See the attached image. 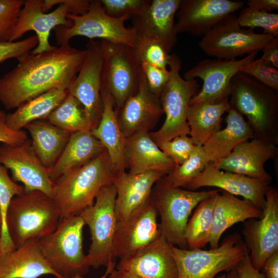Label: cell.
I'll list each match as a JSON object with an SVG mask.
<instances>
[{"mask_svg":"<svg viewBox=\"0 0 278 278\" xmlns=\"http://www.w3.org/2000/svg\"><path fill=\"white\" fill-rule=\"evenodd\" d=\"M86 53L65 42L52 50L18 59V65L0 78L1 102L9 110L50 90H67Z\"/></svg>","mask_w":278,"mask_h":278,"instance_id":"1","label":"cell"},{"mask_svg":"<svg viewBox=\"0 0 278 278\" xmlns=\"http://www.w3.org/2000/svg\"><path fill=\"white\" fill-rule=\"evenodd\" d=\"M117 173L105 149L88 163L61 176L55 182L53 199L61 218L79 215L92 205L100 190L112 183Z\"/></svg>","mask_w":278,"mask_h":278,"instance_id":"2","label":"cell"},{"mask_svg":"<svg viewBox=\"0 0 278 278\" xmlns=\"http://www.w3.org/2000/svg\"><path fill=\"white\" fill-rule=\"evenodd\" d=\"M61 219L60 210L53 198L41 191L24 190L11 200L6 223L16 249L29 240H40L50 234Z\"/></svg>","mask_w":278,"mask_h":278,"instance_id":"3","label":"cell"},{"mask_svg":"<svg viewBox=\"0 0 278 278\" xmlns=\"http://www.w3.org/2000/svg\"><path fill=\"white\" fill-rule=\"evenodd\" d=\"M230 106L248 118L254 137L278 143V91L240 72L232 81Z\"/></svg>","mask_w":278,"mask_h":278,"instance_id":"4","label":"cell"},{"mask_svg":"<svg viewBox=\"0 0 278 278\" xmlns=\"http://www.w3.org/2000/svg\"><path fill=\"white\" fill-rule=\"evenodd\" d=\"M89 0H27L9 42L18 41L26 32L34 31L38 44L30 54L36 55L53 50L56 47L49 41L50 31L57 26L69 27L68 14L81 15L89 10Z\"/></svg>","mask_w":278,"mask_h":278,"instance_id":"5","label":"cell"},{"mask_svg":"<svg viewBox=\"0 0 278 278\" xmlns=\"http://www.w3.org/2000/svg\"><path fill=\"white\" fill-rule=\"evenodd\" d=\"M84 225L80 215L63 217L54 232L39 240L45 259L60 277L83 275L89 271L83 250Z\"/></svg>","mask_w":278,"mask_h":278,"instance_id":"6","label":"cell"},{"mask_svg":"<svg viewBox=\"0 0 278 278\" xmlns=\"http://www.w3.org/2000/svg\"><path fill=\"white\" fill-rule=\"evenodd\" d=\"M157 183L150 198L161 218V235L170 244L187 249L185 232L193 211L201 201L221 190L196 192L170 187L159 180Z\"/></svg>","mask_w":278,"mask_h":278,"instance_id":"7","label":"cell"},{"mask_svg":"<svg viewBox=\"0 0 278 278\" xmlns=\"http://www.w3.org/2000/svg\"><path fill=\"white\" fill-rule=\"evenodd\" d=\"M178 269L177 278H214L235 268L248 251L241 236L228 235L220 245L209 250L182 249L171 245Z\"/></svg>","mask_w":278,"mask_h":278,"instance_id":"8","label":"cell"},{"mask_svg":"<svg viewBox=\"0 0 278 278\" xmlns=\"http://www.w3.org/2000/svg\"><path fill=\"white\" fill-rule=\"evenodd\" d=\"M181 60L175 54L171 55L168 65L169 80L160 97L165 120L157 131L149 133L157 144L182 135H189L187 112L192 98L197 94L196 79L186 80L180 74Z\"/></svg>","mask_w":278,"mask_h":278,"instance_id":"9","label":"cell"},{"mask_svg":"<svg viewBox=\"0 0 278 278\" xmlns=\"http://www.w3.org/2000/svg\"><path fill=\"white\" fill-rule=\"evenodd\" d=\"M67 18L71 21L70 26H59L54 29L59 45L65 42H69L74 37L83 36L90 40L99 38L133 48L138 39L134 28H127L125 25L129 17L109 15L100 0L91 1L89 10L85 14H68Z\"/></svg>","mask_w":278,"mask_h":278,"instance_id":"10","label":"cell"},{"mask_svg":"<svg viewBox=\"0 0 278 278\" xmlns=\"http://www.w3.org/2000/svg\"><path fill=\"white\" fill-rule=\"evenodd\" d=\"M116 190L113 183L103 186L94 204L80 214L89 228L91 244L86 255L90 267L97 269L113 261V242L117 225L115 212Z\"/></svg>","mask_w":278,"mask_h":278,"instance_id":"11","label":"cell"},{"mask_svg":"<svg viewBox=\"0 0 278 278\" xmlns=\"http://www.w3.org/2000/svg\"><path fill=\"white\" fill-rule=\"evenodd\" d=\"M273 38L269 34L256 33L254 29L241 27L237 22V16L230 14L202 37L198 46L210 57L235 60L259 52Z\"/></svg>","mask_w":278,"mask_h":278,"instance_id":"12","label":"cell"},{"mask_svg":"<svg viewBox=\"0 0 278 278\" xmlns=\"http://www.w3.org/2000/svg\"><path fill=\"white\" fill-rule=\"evenodd\" d=\"M103 64L101 86L119 109L138 89L142 70L132 47L101 40Z\"/></svg>","mask_w":278,"mask_h":278,"instance_id":"13","label":"cell"},{"mask_svg":"<svg viewBox=\"0 0 278 278\" xmlns=\"http://www.w3.org/2000/svg\"><path fill=\"white\" fill-rule=\"evenodd\" d=\"M259 52H254L242 59L221 60L205 59L186 71V80L199 78L203 81L201 90L192 98L189 104L217 103L230 96L232 81L242 67L255 60Z\"/></svg>","mask_w":278,"mask_h":278,"instance_id":"14","label":"cell"},{"mask_svg":"<svg viewBox=\"0 0 278 278\" xmlns=\"http://www.w3.org/2000/svg\"><path fill=\"white\" fill-rule=\"evenodd\" d=\"M0 164L11 170L13 180L22 183L25 192L41 191L53 198L55 183L35 153L30 140L15 145L2 143Z\"/></svg>","mask_w":278,"mask_h":278,"instance_id":"15","label":"cell"},{"mask_svg":"<svg viewBox=\"0 0 278 278\" xmlns=\"http://www.w3.org/2000/svg\"><path fill=\"white\" fill-rule=\"evenodd\" d=\"M86 47L85 58L67 92L81 104L94 129L99 123L102 112L100 90L103 57L100 42L90 39Z\"/></svg>","mask_w":278,"mask_h":278,"instance_id":"16","label":"cell"},{"mask_svg":"<svg viewBox=\"0 0 278 278\" xmlns=\"http://www.w3.org/2000/svg\"><path fill=\"white\" fill-rule=\"evenodd\" d=\"M265 199L261 217L259 220L248 221L242 230L250 250L249 255L251 262L259 271L261 270L266 259L278 251V192L276 189L269 186Z\"/></svg>","mask_w":278,"mask_h":278,"instance_id":"17","label":"cell"},{"mask_svg":"<svg viewBox=\"0 0 278 278\" xmlns=\"http://www.w3.org/2000/svg\"><path fill=\"white\" fill-rule=\"evenodd\" d=\"M158 213L151 198L124 220L117 223L113 257L120 258L153 242L161 236Z\"/></svg>","mask_w":278,"mask_h":278,"instance_id":"18","label":"cell"},{"mask_svg":"<svg viewBox=\"0 0 278 278\" xmlns=\"http://www.w3.org/2000/svg\"><path fill=\"white\" fill-rule=\"evenodd\" d=\"M245 4L242 1L181 0L176 31L202 37L224 17L242 9Z\"/></svg>","mask_w":278,"mask_h":278,"instance_id":"19","label":"cell"},{"mask_svg":"<svg viewBox=\"0 0 278 278\" xmlns=\"http://www.w3.org/2000/svg\"><path fill=\"white\" fill-rule=\"evenodd\" d=\"M115 268L140 278H177L170 244L161 235L151 244L119 258Z\"/></svg>","mask_w":278,"mask_h":278,"instance_id":"20","label":"cell"},{"mask_svg":"<svg viewBox=\"0 0 278 278\" xmlns=\"http://www.w3.org/2000/svg\"><path fill=\"white\" fill-rule=\"evenodd\" d=\"M270 181L223 171L209 163L186 188L194 190L203 187H214L234 196H240L262 211Z\"/></svg>","mask_w":278,"mask_h":278,"instance_id":"21","label":"cell"},{"mask_svg":"<svg viewBox=\"0 0 278 278\" xmlns=\"http://www.w3.org/2000/svg\"><path fill=\"white\" fill-rule=\"evenodd\" d=\"M181 0H151L147 8L132 19L138 37L160 43L170 53L177 41L175 18Z\"/></svg>","mask_w":278,"mask_h":278,"instance_id":"22","label":"cell"},{"mask_svg":"<svg viewBox=\"0 0 278 278\" xmlns=\"http://www.w3.org/2000/svg\"><path fill=\"white\" fill-rule=\"evenodd\" d=\"M277 152L276 145L254 137L238 145L227 157L213 163L223 171L270 181L265 164L274 159Z\"/></svg>","mask_w":278,"mask_h":278,"instance_id":"23","label":"cell"},{"mask_svg":"<svg viewBox=\"0 0 278 278\" xmlns=\"http://www.w3.org/2000/svg\"><path fill=\"white\" fill-rule=\"evenodd\" d=\"M119 110L117 117L126 138L141 131H149L164 114L160 99L150 91L143 72L137 90Z\"/></svg>","mask_w":278,"mask_h":278,"instance_id":"24","label":"cell"},{"mask_svg":"<svg viewBox=\"0 0 278 278\" xmlns=\"http://www.w3.org/2000/svg\"><path fill=\"white\" fill-rule=\"evenodd\" d=\"M164 176L157 171L132 174L123 170L116 173L113 183L116 190L115 212L117 223L125 219L150 199L154 184Z\"/></svg>","mask_w":278,"mask_h":278,"instance_id":"25","label":"cell"},{"mask_svg":"<svg viewBox=\"0 0 278 278\" xmlns=\"http://www.w3.org/2000/svg\"><path fill=\"white\" fill-rule=\"evenodd\" d=\"M125 156L126 167L132 174L157 171L165 176L177 166L174 161L158 147L147 130L126 138Z\"/></svg>","mask_w":278,"mask_h":278,"instance_id":"26","label":"cell"},{"mask_svg":"<svg viewBox=\"0 0 278 278\" xmlns=\"http://www.w3.org/2000/svg\"><path fill=\"white\" fill-rule=\"evenodd\" d=\"M262 216V211L249 201L221 190L217 195L212 223L204 246L208 244L211 248L217 247L228 229L237 223Z\"/></svg>","mask_w":278,"mask_h":278,"instance_id":"27","label":"cell"},{"mask_svg":"<svg viewBox=\"0 0 278 278\" xmlns=\"http://www.w3.org/2000/svg\"><path fill=\"white\" fill-rule=\"evenodd\" d=\"M46 274L59 277L45 259L38 239L0 254V278H39Z\"/></svg>","mask_w":278,"mask_h":278,"instance_id":"28","label":"cell"},{"mask_svg":"<svg viewBox=\"0 0 278 278\" xmlns=\"http://www.w3.org/2000/svg\"><path fill=\"white\" fill-rule=\"evenodd\" d=\"M102 112L97 126L91 130L93 135L108 152L113 167L117 172L126 167V137L121 130L113 99L109 91L101 87Z\"/></svg>","mask_w":278,"mask_h":278,"instance_id":"29","label":"cell"},{"mask_svg":"<svg viewBox=\"0 0 278 278\" xmlns=\"http://www.w3.org/2000/svg\"><path fill=\"white\" fill-rule=\"evenodd\" d=\"M227 113L225 128L214 133L202 146L211 163L227 157L237 146L254 138L242 114L232 106Z\"/></svg>","mask_w":278,"mask_h":278,"instance_id":"30","label":"cell"},{"mask_svg":"<svg viewBox=\"0 0 278 278\" xmlns=\"http://www.w3.org/2000/svg\"><path fill=\"white\" fill-rule=\"evenodd\" d=\"M105 150L91 131L73 133L59 159L48 169L49 176L55 182L63 175L85 164Z\"/></svg>","mask_w":278,"mask_h":278,"instance_id":"31","label":"cell"},{"mask_svg":"<svg viewBox=\"0 0 278 278\" xmlns=\"http://www.w3.org/2000/svg\"><path fill=\"white\" fill-rule=\"evenodd\" d=\"M24 129L31 137V145L35 153L47 169L59 159L72 134L46 120L32 121Z\"/></svg>","mask_w":278,"mask_h":278,"instance_id":"32","label":"cell"},{"mask_svg":"<svg viewBox=\"0 0 278 278\" xmlns=\"http://www.w3.org/2000/svg\"><path fill=\"white\" fill-rule=\"evenodd\" d=\"M230 106L229 98L217 103L189 104L187 119L189 135L195 145L202 146L214 133L220 130L222 116Z\"/></svg>","mask_w":278,"mask_h":278,"instance_id":"33","label":"cell"},{"mask_svg":"<svg viewBox=\"0 0 278 278\" xmlns=\"http://www.w3.org/2000/svg\"><path fill=\"white\" fill-rule=\"evenodd\" d=\"M67 93V90L53 89L23 103L14 112L7 114V126L13 130H21L32 121L46 120Z\"/></svg>","mask_w":278,"mask_h":278,"instance_id":"34","label":"cell"},{"mask_svg":"<svg viewBox=\"0 0 278 278\" xmlns=\"http://www.w3.org/2000/svg\"><path fill=\"white\" fill-rule=\"evenodd\" d=\"M46 120L71 133L91 131L93 129L82 106L75 97L69 93L49 114Z\"/></svg>","mask_w":278,"mask_h":278,"instance_id":"35","label":"cell"},{"mask_svg":"<svg viewBox=\"0 0 278 278\" xmlns=\"http://www.w3.org/2000/svg\"><path fill=\"white\" fill-rule=\"evenodd\" d=\"M218 193L201 201L189 218L185 232V239L188 249L201 248L204 246L212 223L213 211Z\"/></svg>","mask_w":278,"mask_h":278,"instance_id":"36","label":"cell"},{"mask_svg":"<svg viewBox=\"0 0 278 278\" xmlns=\"http://www.w3.org/2000/svg\"><path fill=\"white\" fill-rule=\"evenodd\" d=\"M209 163L202 147L195 145L188 158L162 177L159 181L172 187L186 188Z\"/></svg>","mask_w":278,"mask_h":278,"instance_id":"37","label":"cell"},{"mask_svg":"<svg viewBox=\"0 0 278 278\" xmlns=\"http://www.w3.org/2000/svg\"><path fill=\"white\" fill-rule=\"evenodd\" d=\"M24 190V186L17 184L9 177L8 169L0 164V208L3 219L1 238L0 254L15 249L8 235L6 227V215L12 198Z\"/></svg>","mask_w":278,"mask_h":278,"instance_id":"38","label":"cell"},{"mask_svg":"<svg viewBox=\"0 0 278 278\" xmlns=\"http://www.w3.org/2000/svg\"><path fill=\"white\" fill-rule=\"evenodd\" d=\"M138 62L167 68L171 55L159 42L147 38L138 37L133 48Z\"/></svg>","mask_w":278,"mask_h":278,"instance_id":"39","label":"cell"},{"mask_svg":"<svg viewBox=\"0 0 278 278\" xmlns=\"http://www.w3.org/2000/svg\"><path fill=\"white\" fill-rule=\"evenodd\" d=\"M238 24L248 28H261L264 33L278 38V14L259 11L247 7L237 16Z\"/></svg>","mask_w":278,"mask_h":278,"instance_id":"40","label":"cell"},{"mask_svg":"<svg viewBox=\"0 0 278 278\" xmlns=\"http://www.w3.org/2000/svg\"><path fill=\"white\" fill-rule=\"evenodd\" d=\"M24 2L22 0H0V42H9Z\"/></svg>","mask_w":278,"mask_h":278,"instance_id":"41","label":"cell"},{"mask_svg":"<svg viewBox=\"0 0 278 278\" xmlns=\"http://www.w3.org/2000/svg\"><path fill=\"white\" fill-rule=\"evenodd\" d=\"M240 73L278 91V70L262 59H255L241 68Z\"/></svg>","mask_w":278,"mask_h":278,"instance_id":"42","label":"cell"},{"mask_svg":"<svg viewBox=\"0 0 278 278\" xmlns=\"http://www.w3.org/2000/svg\"><path fill=\"white\" fill-rule=\"evenodd\" d=\"M106 12L110 16L120 18L127 16L133 19L142 13L151 0H100Z\"/></svg>","mask_w":278,"mask_h":278,"instance_id":"43","label":"cell"},{"mask_svg":"<svg viewBox=\"0 0 278 278\" xmlns=\"http://www.w3.org/2000/svg\"><path fill=\"white\" fill-rule=\"evenodd\" d=\"M158 147L176 163L177 166L184 163L189 157L195 145L187 135L178 136L171 140L157 143Z\"/></svg>","mask_w":278,"mask_h":278,"instance_id":"44","label":"cell"},{"mask_svg":"<svg viewBox=\"0 0 278 278\" xmlns=\"http://www.w3.org/2000/svg\"><path fill=\"white\" fill-rule=\"evenodd\" d=\"M38 44L36 35L15 42H0V63L10 58L23 57L29 54Z\"/></svg>","mask_w":278,"mask_h":278,"instance_id":"45","label":"cell"},{"mask_svg":"<svg viewBox=\"0 0 278 278\" xmlns=\"http://www.w3.org/2000/svg\"><path fill=\"white\" fill-rule=\"evenodd\" d=\"M141 66L150 91L160 98L169 80L170 76L169 70L157 67L147 63H143Z\"/></svg>","mask_w":278,"mask_h":278,"instance_id":"46","label":"cell"},{"mask_svg":"<svg viewBox=\"0 0 278 278\" xmlns=\"http://www.w3.org/2000/svg\"><path fill=\"white\" fill-rule=\"evenodd\" d=\"M6 115L4 111L0 110V142L12 145L24 143L28 139L27 132L10 128L6 124Z\"/></svg>","mask_w":278,"mask_h":278,"instance_id":"47","label":"cell"},{"mask_svg":"<svg viewBox=\"0 0 278 278\" xmlns=\"http://www.w3.org/2000/svg\"><path fill=\"white\" fill-rule=\"evenodd\" d=\"M235 269L239 278H265L264 274L252 265L249 252L238 263Z\"/></svg>","mask_w":278,"mask_h":278,"instance_id":"48","label":"cell"},{"mask_svg":"<svg viewBox=\"0 0 278 278\" xmlns=\"http://www.w3.org/2000/svg\"><path fill=\"white\" fill-rule=\"evenodd\" d=\"M260 58L270 65L278 68V38L274 37L262 49Z\"/></svg>","mask_w":278,"mask_h":278,"instance_id":"49","label":"cell"},{"mask_svg":"<svg viewBox=\"0 0 278 278\" xmlns=\"http://www.w3.org/2000/svg\"><path fill=\"white\" fill-rule=\"evenodd\" d=\"M261 270L265 278H278V251L266 259Z\"/></svg>","mask_w":278,"mask_h":278,"instance_id":"50","label":"cell"},{"mask_svg":"<svg viewBox=\"0 0 278 278\" xmlns=\"http://www.w3.org/2000/svg\"><path fill=\"white\" fill-rule=\"evenodd\" d=\"M247 5L251 8L268 12L278 10L277 0H249Z\"/></svg>","mask_w":278,"mask_h":278,"instance_id":"51","label":"cell"},{"mask_svg":"<svg viewBox=\"0 0 278 278\" xmlns=\"http://www.w3.org/2000/svg\"><path fill=\"white\" fill-rule=\"evenodd\" d=\"M109 278H140L129 272L120 270L115 268L108 275Z\"/></svg>","mask_w":278,"mask_h":278,"instance_id":"52","label":"cell"},{"mask_svg":"<svg viewBox=\"0 0 278 278\" xmlns=\"http://www.w3.org/2000/svg\"><path fill=\"white\" fill-rule=\"evenodd\" d=\"M116 263L115 261L110 263L107 266L106 271L103 275L100 276L99 278H107L110 272L115 268ZM55 278H63L55 276ZM70 278H84L82 275L77 274L73 277Z\"/></svg>","mask_w":278,"mask_h":278,"instance_id":"53","label":"cell"},{"mask_svg":"<svg viewBox=\"0 0 278 278\" xmlns=\"http://www.w3.org/2000/svg\"><path fill=\"white\" fill-rule=\"evenodd\" d=\"M225 278H239L235 268L228 271Z\"/></svg>","mask_w":278,"mask_h":278,"instance_id":"54","label":"cell"},{"mask_svg":"<svg viewBox=\"0 0 278 278\" xmlns=\"http://www.w3.org/2000/svg\"><path fill=\"white\" fill-rule=\"evenodd\" d=\"M2 229H3V219H2V213L0 208V237L2 235Z\"/></svg>","mask_w":278,"mask_h":278,"instance_id":"55","label":"cell"},{"mask_svg":"<svg viewBox=\"0 0 278 278\" xmlns=\"http://www.w3.org/2000/svg\"><path fill=\"white\" fill-rule=\"evenodd\" d=\"M226 276V274L224 273L220 276H217L216 278H225Z\"/></svg>","mask_w":278,"mask_h":278,"instance_id":"56","label":"cell"},{"mask_svg":"<svg viewBox=\"0 0 278 278\" xmlns=\"http://www.w3.org/2000/svg\"><path fill=\"white\" fill-rule=\"evenodd\" d=\"M0 245H1V238H0Z\"/></svg>","mask_w":278,"mask_h":278,"instance_id":"57","label":"cell"}]
</instances>
